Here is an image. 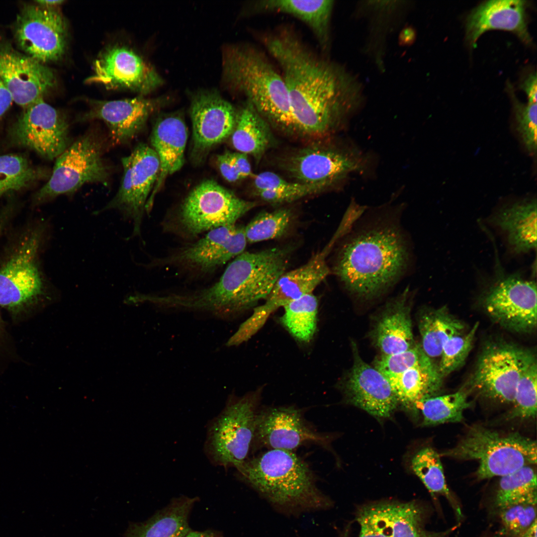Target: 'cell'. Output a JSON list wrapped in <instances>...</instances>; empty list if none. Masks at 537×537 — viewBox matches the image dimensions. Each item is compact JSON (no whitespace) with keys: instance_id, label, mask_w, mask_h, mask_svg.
Listing matches in <instances>:
<instances>
[{"instance_id":"6da1fadb","label":"cell","mask_w":537,"mask_h":537,"mask_svg":"<svg viewBox=\"0 0 537 537\" xmlns=\"http://www.w3.org/2000/svg\"><path fill=\"white\" fill-rule=\"evenodd\" d=\"M260 39L278 65L288 93L295 134L322 139L330 135L363 101L359 80L341 64L310 48L283 25Z\"/></svg>"},{"instance_id":"7a4b0ae2","label":"cell","mask_w":537,"mask_h":537,"mask_svg":"<svg viewBox=\"0 0 537 537\" xmlns=\"http://www.w3.org/2000/svg\"><path fill=\"white\" fill-rule=\"evenodd\" d=\"M346 236L333 271L350 294L366 300L375 298L405 273L410 261L409 247L393 219H376Z\"/></svg>"},{"instance_id":"3957f363","label":"cell","mask_w":537,"mask_h":537,"mask_svg":"<svg viewBox=\"0 0 537 537\" xmlns=\"http://www.w3.org/2000/svg\"><path fill=\"white\" fill-rule=\"evenodd\" d=\"M223 75L229 89L244 95L270 126L286 134H295L286 86L264 51L251 44L226 46Z\"/></svg>"},{"instance_id":"277c9868","label":"cell","mask_w":537,"mask_h":537,"mask_svg":"<svg viewBox=\"0 0 537 537\" xmlns=\"http://www.w3.org/2000/svg\"><path fill=\"white\" fill-rule=\"evenodd\" d=\"M236 469L239 480L279 508L307 511L329 503L318 489L313 471L294 451L268 449Z\"/></svg>"},{"instance_id":"5b68a950","label":"cell","mask_w":537,"mask_h":537,"mask_svg":"<svg viewBox=\"0 0 537 537\" xmlns=\"http://www.w3.org/2000/svg\"><path fill=\"white\" fill-rule=\"evenodd\" d=\"M45 223L27 229L8 251L0 267V306L19 312L47 294L49 282L40 256L46 237Z\"/></svg>"},{"instance_id":"8992f818","label":"cell","mask_w":537,"mask_h":537,"mask_svg":"<svg viewBox=\"0 0 537 537\" xmlns=\"http://www.w3.org/2000/svg\"><path fill=\"white\" fill-rule=\"evenodd\" d=\"M263 389L230 395L221 411L209 422L203 450L214 466L237 468L249 458Z\"/></svg>"},{"instance_id":"52a82bcc","label":"cell","mask_w":537,"mask_h":537,"mask_svg":"<svg viewBox=\"0 0 537 537\" xmlns=\"http://www.w3.org/2000/svg\"><path fill=\"white\" fill-rule=\"evenodd\" d=\"M443 455L475 460L480 479L503 476L537 463L536 441L518 433L502 434L486 428L472 427L465 436Z\"/></svg>"},{"instance_id":"ba28073f","label":"cell","mask_w":537,"mask_h":537,"mask_svg":"<svg viewBox=\"0 0 537 537\" xmlns=\"http://www.w3.org/2000/svg\"><path fill=\"white\" fill-rule=\"evenodd\" d=\"M256 205L217 182L206 180L189 192L175 216L166 221L165 227L182 238L192 239L212 230L236 224Z\"/></svg>"},{"instance_id":"9c48e42d","label":"cell","mask_w":537,"mask_h":537,"mask_svg":"<svg viewBox=\"0 0 537 537\" xmlns=\"http://www.w3.org/2000/svg\"><path fill=\"white\" fill-rule=\"evenodd\" d=\"M110 173L102 158L101 142L93 133H87L57 158L48 182L34 199L42 203L61 195H71L89 183L107 185Z\"/></svg>"},{"instance_id":"30bf717a","label":"cell","mask_w":537,"mask_h":537,"mask_svg":"<svg viewBox=\"0 0 537 537\" xmlns=\"http://www.w3.org/2000/svg\"><path fill=\"white\" fill-rule=\"evenodd\" d=\"M123 169L120 185L115 196L100 209L118 211L124 219L132 221L133 236H140L146 205L160 172L158 157L149 145L138 144L128 156L121 159Z\"/></svg>"},{"instance_id":"8fae6325","label":"cell","mask_w":537,"mask_h":537,"mask_svg":"<svg viewBox=\"0 0 537 537\" xmlns=\"http://www.w3.org/2000/svg\"><path fill=\"white\" fill-rule=\"evenodd\" d=\"M244 226L236 224L212 230L196 241L150 263L194 274L211 273L243 253L247 244Z\"/></svg>"},{"instance_id":"7c38bea8","label":"cell","mask_w":537,"mask_h":537,"mask_svg":"<svg viewBox=\"0 0 537 537\" xmlns=\"http://www.w3.org/2000/svg\"><path fill=\"white\" fill-rule=\"evenodd\" d=\"M364 160L354 149L311 145L290 153L282 160L283 169L296 182L324 190L362 171Z\"/></svg>"},{"instance_id":"4fadbf2b","label":"cell","mask_w":537,"mask_h":537,"mask_svg":"<svg viewBox=\"0 0 537 537\" xmlns=\"http://www.w3.org/2000/svg\"><path fill=\"white\" fill-rule=\"evenodd\" d=\"M535 357L529 351L512 344L490 343L478 358L471 386L485 398L513 404L520 377Z\"/></svg>"},{"instance_id":"5bb4252c","label":"cell","mask_w":537,"mask_h":537,"mask_svg":"<svg viewBox=\"0 0 537 537\" xmlns=\"http://www.w3.org/2000/svg\"><path fill=\"white\" fill-rule=\"evenodd\" d=\"M323 250L313 255L302 266L285 271L276 280L265 302L254 309L252 315L243 322L231 336L237 345L247 341L265 325L277 309L304 295L311 293L330 273Z\"/></svg>"},{"instance_id":"9a60e30c","label":"cell","mask_w":537,"mask_h":537,"mask_svg":"<svg viewBox=\"0 0 537 537\" xmlns=\"http://www.w3.org/2000/svg\"><path fill=\"white\" fill-rule=\"evenodd\" d=\"M8 136L12 145L48 160L57 159L70 146L67 119L43 98L24 108Z\"/></svg>"},{"instance_id":"2e32d148","label":"cell","mask_w":537,"mask_h":537,"mask_svg":"<svg viewBox=\"0 0 537 537\" xmlns=\"http://www.w3.org/2000/svg\"><path fill=\"white\" fill-rule=\"evenodd\" d=\"M330 436L318 432L306 421L301 410L294 406L268 407L259 410L253 448L294 451L304 446L327 448Z\"/></svg>"},{"instance_id":"e0dca14e","label":"cell","mask_w":537,"mask_h":537,"mask_svg":"<svg viewBox=\"0 0 537 537\" xmlns=\"http://www.w3.org/2000/svg\"><path fill=\"white\" fill-rule=\"evenodd\" d=\"M537 299L536 282L511 275L489 289L483 305L490 318L502 327L527 333L537 327Z\"/></svg>"},{"instance_id":"ac0fdd59","label":"cell","mask_w":537,"mask_h":537,"mask_svg":"<svg viewBox=\"0 0 537 537\" xmlns=\"http://www.w3.org/2000/svg\"><path fill=\"white\" fill-rule=\"evenodd\" d=\"M14 35L25 54L42 63L57 60L65 52V21L53 8L24 6L17 16Z\"/></svg>"},{"instance_id":"d6986e66","label":"cell","mask_w":537,"mask_h":537,"mask_svg":"<svg viewBox=\"0 0 537 537\" xmlns=\"http://www.w3.org/2000/svg\"><path fill=\"white\" fill-rule=\"evenodd\" d=\"M86 83L145 94L160 87L163 81L153 68L132 50L114 46L105 50L95 60L94 74Z\"/></svg>"},{"instance_id":"ffe728a7","label":"cell","mask_w":537,"mask_h":537,"mask_svg":"<svg viewBox=\"0 0 537 537\" xmlns=\"http://www.w3.org/2000/svg\"><path fill=\"white\" fill-rule=\"evenodd\" d=\"M237 115L233 105L217 92L205 91L195 96L190 106L191 156L195 162L202 161L212 148L231 135Z\"/></svg>"},{"instance_id":"44dd1931","label":"cell","mask_w":537,"mask_h":537,"mask_svg":"<svg viewBox=\"0 0 537 537\" xmlns=\"http://www.w3.org/2000/svg\"><path fill=\"white\" fill-rule=\"evenodd\" d=\"M351 346L353 365L339 387L351 404L375 417H390L399 403L388 380L361 358L354 342Z\"/></svg>"},{"instance_id":"7402d4cb","label":"cell","mask_w":537,"mask_h":537,"mask_svg":"<svg viewBox=\"0 0 537 537\" xmlns=\"http://www.w3.org/2000/svg\"><path fill=\"white\" fill-rule=\"evenodd\" d=\"M0 81L23 108L43 98L55 82L53 72L9 43L0 42Z\"/></svg>"},{"instance_id":"603a6c76","label":"cell","mask_w":537,"mask_h":537,"mask_svg":"<svg viewBox=\"0 0 537 537\" xmlns=\"http://www.w3.org/2000/svg\"><path fill=\"white\" fill-rule=\"evenodd\" d=\"M167 99L138 96L115 100H90L89 109L78 119L82 121H103L108 127L111 143L115 145L124 144L139 133L150 116Z\"/></svg>"},{"instance_id":"cb8c5ba5","label":"cell","mask_w":537,"mask_h":537,"mask_svg":"<svg viewBox=\"0 0 537 537\" xmlns=\"http://www.w3.org/2000/svg\"><path fill=\"white\" fill-rule=\"evenodd\" d=\"M526 5V1L520 0H492L480 4L466 19L465 38L468 44L474 47L483 33L500 29L512 32L524 43L531 44Z\"/></svg>"},{"instance_id":"d4e9b609","label":"cell","mask_w":537,"mask_h":537,"mask_svg":"<svg viewBox=\"0 0 537 537\" xmlns=\"http://www.w3.org/2000/svg\"><path fill=\"white\" fill-rule=\"evenodd\" d=\"M187 139L185 124L179 114H167L157 120L151 134V143L159 158L160 172L146 205L147 212L151 210L155 195L166 179L183 165Z\"/></svg>"},{"instance_id":"484cf974","label":"cell","mask_w":537,"mask_h":537,"mask_svg":"<svg viewBox=\"0 0 537 537\" xmlns=\"http://www.w3.org/2000/svg\"><path fill=\"white\" fill-rule=\"evenodd\" d=\"M361 507L386 537H449L458 526L442 532L427 531L423 510L415 502L384 501Z\"/></svg>"},{"instance_id":"4316f807","label":"cell","mask_w":537,"mask_h":537,"mask_svg":"<svg viewBox=\"0 0 537 537\" xmlns=\"http://www.w3.org/2000/svg\"><path fill=\"white\" fill-rule=\"evenodd\" d=\"M412 296L406 288L389 300L374 324L372 338L383 355L400 353L415 345L411 317Z\"/></svg>"},{"instance_id":"83f0119b","label":"cell","mask_w":537,"mask_h":537,"mask_svg":"<svg viewBox=\"0 0 537 537\" xmlns=\"http://www.w3.org/2000/svg\"><path fill=\"white\" fill-rule=\"evenodd\" d=\"M331 0H258L250 4V13H281L301 20L311 29L321 52L327 56L331 45Z\"/></svg>"},{"instance_id":"f1b7e54d","label":"cell","mask_w":537,"mask_h":537,"mask_svg":"<svg viewBox=\"0 0 537 537\" xmlns=\"http://www.w3.org/2000/svg\"><path fill=\"white\" fill-rule=\"evenodd\" d=\"M196 498L182 496L147 521L131 523L124 537H184L190 531L188 518Z\"/></svg>"},{"instance_id":"f546056e","label":"cell","mask_w":537,"mask_h":537,"mask_svg":"<svg viewBox=\"0 0 537 537\" xmlns=\"http://www.w3.org/2000/svg\"><path fill=\"white\" fill-rule=\"evenodd\" d=\"M494 223L505 231L509 244L517 253L537 248V200L525 199L502 207Z\"/></svg>"},{"instance_id":"4dcf8cb0","label":"cell","mask_w":537,"mask_h":537,"mask_svg":"<svg viewBox=\"0 0 537 537\" xmlns=\"http://www.w3.org/2000/svg\"><path fill=\"white\" fill-rule=\"evenodd\" d=\"M270 125L246 101L239 110L231 141L239 152L252 156L259 162L274 143Z\"/></svg>"},{"instance_id":"1f68e13d","label":"cell","mask_w":537,"mask_h":537,"mask_svg":"<svg viewBox=\"0 0 537 537\" xmlns=\"http://www.w3.org/2000/svg\"><path fill=\"white\" fill-rule=\"evenodd\" d=\"M443 377L433 362L418 365L388 379L398 403L416 410L423 400L437 395Z\"/></svg>"},{"instance_id":"d6a6232c","label":"cell","mask_w":537,"mask_h":537,"mask_svg":"<svg viewBox=\"0 0 537 537\" xmlns=\"http://www.w3.org/2000/svg\"><path fill=\"white\" fill-rule=\"evenodd\" d=\"M418 327L421 347L430 358L441 357L445 343L464 329L463 323L450 314L446 306L424 310L420 316Z\"/></svg>"},{"instance_id":"836d02e7","label":"cell","mask_w":537,"mask_h":537,"mask_svg":"<svg viewBox=\"0 0 537 537\" xmlns=\"http://www.w3.org/2000/svg\"><path fill=\"white\" fill-rule=\"evenodd\" d=\"M411 467L430 493L444 496L453 510L458 523L463 519L461 505L447 484L439 454L431 447L419 450L413 457Z\"/></svg>"},{"instance_id":"e575fe53","label":"cell","mask_w":537,"mask_h":537,"mask_svg":"<svg viewBox=\"0 0 537 537\" xmlns=\"http://www.w3.org/2000/svg\"><path fill=\"white\" fill-rule=\"evenodd\" d=\"M279 318L282 325L297 341L309 343L317 329L318 301L312 293L296 299L284 306Z\"/></svg>"},{"instance_id":"d590c367","label":"cell","mask_w":537,"mask_h":537,"mask_svg":"<svg viewBox=\"0 0 537 537\" xmlns=\"http://www.w3.org/2000/svg\"><path fill=\"white\" fill-rule=\"evenodd\" d=\"M537 474L531 466L501 477L494 505L499 511L515 504L537 502Z\"/></svg>"},{"instance_id":"8d00e7d4","label":"cell","mask_w":537,"mask_h":537,"mask_svg":"<svg viewBox=\"0 0 537 537\" xmlns=\"http://www.w3.org/2000/svg\"><path fill=\"white\" fill-rule=\"evenodd\" d=\"M470 406L467 392L459 390L451 394L427 398L419 403L417 410L421 411L423 425L432 426L461 422L464 410Z\"/></svg>"},{"instance_id":"74e56055","label":"cell","mask_w":537,"mask_h":537,"mask_svg":"<svg viewBox=\"0 0 537 537\" xmlns=\"http://www.w3.org/2000/svg\"><path fill=\"white\" fill-rule=\"evenodd\" d=\"M48 175L45 170L32 167L23 156H0V197L9 191L27 187Z\"/></svg>"},{"instance_id":"f35d334b","label":"cell","mask_w":537,"mask_h":537,"mask_svg":"<svg viewBox=\"0 0 537 537\" xmlns=\"http://www.w3.org/2000/svg\"><path fill=\"white\" fill-rule=\"evenodd\" d=\"M292 219V212L287 208L260 212L244 226L247 242L257 243L282 237L289 229Z\"/></svg>"},{"instance_id":"ab89813d","label":"cell","mask_w":537,"mask_h":537,"mask_svg":"<svg viewBox=\"0 0 537 537\" xmlns=\"http://www.w3.org/2000/svg\"><path fill=\"white\" fill-rule=\"evenodd\" d=\"M537 364L534 357L524 369L518 381L513 407L508 418L526 420L537 414Z\"/></svg>"},{"instance_id":"60d3db41","label":"cell","mask_w":537,"mask_h":537,"mask_svg":"<svg viewBox=\"0 0 537 537\" xmlns=\"http://www.w3.org/2000/svg\"><path fill=\"white\" fill-rule=\"evenodd\" d=\"M479 326L476 322L468 332L450 337L444 344L438 366L443 377L450 374L464 363L470 352Z\"/></svg>"},{"instance_id":"b9f144b4","label":"cell","mask_w":537,"mask_h":537,"mask_svg":"<svg viewBox=\"0 0 537 537\" xmlns=\"http://www.w3.org/2000/svg\"><path fill=\"white\" fill-rule=\"evenodd\" d=\"M432 362L421 346L415 344L412 348L400 353L382 355L376 360L374 367L388 379L414 367Z\"/></svg>"},{"instance_id":"7bdbcfd3","label":"cell","mask_w":537,"mask_h":537,"mask_svg":"<svg viewBox=\"0 0 537 537\" xmlns=\"http://www.w3.org/2000/svg\"><path fill=\"white\" fill-rule=\"evenodd\" d=\"M505 537H518L537 520V502H524L499 511Z\"/></svg>"},{"instance_id":"ee69618b","label":"cell","mask_w":537,"mask_h":537,"mask_svg":"<svg viewBox=\"0 0 537 537\" xmlns=\"http://www.w3.org/2000/svg\"><path fill=\"white\" fill-rule=\"evenodd\" d=\"M511 92L517 132L527 151L532 154L537 152V103L526 104L519 102Z\"/></svg>"},{"instance_id":"f6af8a7d","label":"cell","mask_w":537,"mask_h":537,"mask_svg":"<svg viewBox=\"0 0 537 537\" xmlns=\"http://www.w3.org/2000/svg\"><path fill=\"white\" fill-rule=\"evenodd\" d=\"M324 191L321 188L295 182L290 187L272 190L254 191V194L270 204L289 203Z\"/></svg>"},{"instance_id":"bcb514c9","label":"cell","mask_w":537,"mask_h":537,"mask_svg":"<svg viewBox=\"0 0 537 537\" xmlns=\"http://www.w3.org/2000/svg\"><path fill=\"white\" fill-rule=\"evenodd\" d=\"M365 208V207L360 206L355 202L351 203L336 232L330 241L323 249L325 251L329 253L335 244L350 232L353 222L362 213Z\"/></svg>"},{"instance_id":"7dc6e473","label":"cell","mask_w":537,"mask_h":537,"mask_svg":"<svg viewBox=\"0 0 537 537\" xmlns=\"http://www.w3.org/2000/svg\"><path fill=\"white\" fill-rule=\"evenodd\" d=\"M356 518L360 526L359 537H386L377 528L362 507L358 509Z\"/></svg>"},{"instance_id":"c3c4849f","label":"cell","mask_w":537,"mask_h":537,"mask_svg":"<svg viewBox=\"0 0 537 537\" xmlns=\"http://www.w3.org/2000/svg\"><path fill=\"white\" fill-rule=\"evenodd\" d=\"M217 163L222 176L228 182H235L242 179L230 160L228 152L219 155Z\"/></svg>"},{"instance_id":"681fc988","label":"cell","mask_w":537,"mask_h":537,"mask_svg":"<svg viewBox=\"0 0 537 537\" xmlns=\"http://www.w3.org/2000/svg\"><path fill=\"white\" fill-rule=\"evenodd\" d=\"M229 156L242 179L253 176L248 155L240 152H228Z\"/></svg>"},{"instance_id":"f907efd6","label":"cell","mask_w":537,"mask_h":537,"mask_svg":"<svg viewBox=\"0 0 537 537\" xmlns=\"http://www.w3.org/2000/svg\"><path fill=\"white\" fill-rule=\"evenodd\" d=\"M537 75L536 73L530 74L521 85V88L526 92L529 103H537Z\"/></svg>"},{"instance_id":"816d5d0a","label":"cell","mask_w":537,"mask_h":537,"mask_svg":"<svg viewBox=\"0 0 537 537\" xmlns=\"http://www.w3.org/2000/svg\"><path fill=\"white\" fill-rule=\"evenodd\" d=\"M12 101L11 94L0 81V118L9 108Z\"/></svg>"},{"instance_id":"f5cc1de1","label":"cell","mask_w":537,"mask_h":537,"mask_svg":"<svg viewBox=\"0 0 537 537\" xmlns=\"http://www.w3.org/2000/svg\"><path fill=\"white\" fill-rule=\"evenodd\" d=\"M415 37L414 29L411 27H407L404 29L400 33V41L402 45L409 44L414 41Z\"/></svg>"},{"instance_id":"db71d44e","label":"cell","mask_w":537,"mask_h":537,"mask_svg":"<svg viewBox=\"0 0 537 537\" xmlns=\"http://www.w3.org/2000/svg\"><path fill=\"white\" fill-rule=\"evenodd\" d=\"M184 537H222L219 533L213 531H192L190 530Z\"/></svg>"},{"instance_id":"11a10c76","label":"cell","mask_w":537,"mask_h":537,"mask_svg":"<svg viewBox=\"0 0 537 537\" xmlns=\"http://www.w3.org/2000/svg\"><path fill=\"white\" fill-rule=\"evenodd\" d=\"M64 1L63 0H38L35 1L38 5L49 8L60 5Z\"/></svg>"},{"instance_id":"9f6ffc18","label":"cell","mask_w":537,"mask_h":537,"mask_svg":"<svg viewBox=\"0 0 537 537\" xmlns=\"http://www.w3.org/2000/svg\"><path fill=\"white\" fill-rule=\"evenodd\" d=\"M537 520L518 537H537Z\"/></svg>"}]
</instances>
